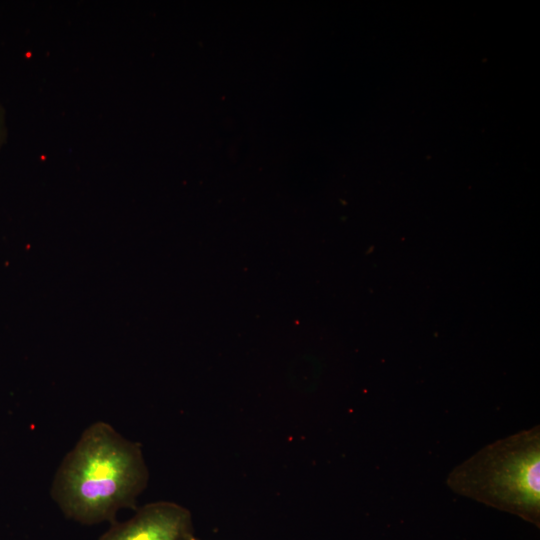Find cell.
Segmentation results:
<instances>
[{
    "label": "cell",
    "mask_w": 540,
    "mask_h": 540,
    "mask_svg": "<svg viewBox=\"0 0 540 540\" xmlns=\"http://www.w3.org/2000/svg\"><path fill=\"white\" fill-rule=\"evenodd\" d=\"M148 479L139 444L98 421L63 458L51 497L68 519L84 525L113 523L120 509L136 507Z\"/></svg>",
    "instance_id": "6da1fadb"
},
{
    "label": "cell",
    "mask_w": 540,
    "mask_h": 540,
    "mask_svg": "<svg viewBox=\"0 0 540 540\" xmlns=\"http://www.w3.org/2000/svg\"><path fill=\"white\" fill-rule=\"evenodd\" d=\"M446 483L458 495L539 526V425L484 446L456 466Z\"/></svg>",
    "instance_id": "7a4b0ae2"
},
{
    "label": "cell",
    "mask_w": 540,
    "mask_h": 540,
    "mask_svg": "<svg viewBox=\"0 0 540 540\" xmlns=\"http://www.w3.org/2000/svg\"><path fill=\"white\" fill-rule=\"evenodd\" d=\"M193 534L190 511L170 501L144 505L125 522H113L99 540H182Z\"/></svg>",
    "instance_id": "3957f363"
},
{
    "label": "cell",
    "mask_w": 540,
    "mask_h": 540,
    "mask_svg": "<svg viewBox=\"0 0 540 540\" xmlns=\"http://www.w3.org/2000/svg\"><path fill=\"white\" fill-rule=\"evenodd\" d=\"M182 540H199V539L195 538V537L193 536V534H191V535H189V536L183 538Z\"/></svg>",
    "instance_id": "277c9868"
}]
</instances>
